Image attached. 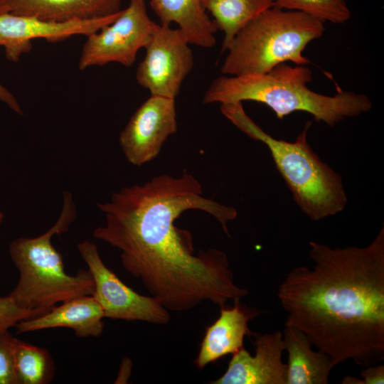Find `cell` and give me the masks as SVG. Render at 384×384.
Here are the masks:
<instances>
[{
  "label": "cell",
  "mask_w": 384,
  "mask_h": 384,
  "mask_svg": "<svg viewBox=\"0 0 384 384\" xmlns=\"http://www.w3.org/2000/svg\"><path fill=\"white\" fill-rule=\"evenodd\" d=\"M97 205L105 224L93 237L119 250L123 268L169 311H187L206 301L222 306L249 294L235 282L224 252L212 248L196 255L191 234L175 225L184 211L201 210L230 236L228 224L238 216L235 208L203 196L193 175L156 176Z\"/></svg>",
  "instance_id": "1"
},
{
  "label": "cell",
  "mask_w": 384,
  "mask_h": 384,
  "mask_svg": "<svg viewBox=\"0 0 384 384\" xmlns=\"http://www.w3.org/2000/svg\"><path fill=\"white\" fill-rule=\"evenodd\" d=\"M314 262L294 267L277 297L285 325L302 331L334 365L384 360V227L366 247L332 248L309 242Z\"/></svg>",
  "instance_id": "2"
},
{
  "label": "cell",
  "mask_w": 384,
  "mask_h": 384,
  "mask_svg": "<svg viewBox=\"0 0 384 384\" xmlns=\"http://www.w3.org/2000/svg\"><path fill=\"white\" fill-rule=\"evenodd\" d=\"M311 80L312 72L306 65L291 66L285 63L265 73L224 75L212 82L203 102L255 101L271 108L278 119L300 111L329 126L367 112L372 107L365 94L341 90L330 96L315 92L307 87Z\"/></svg>",
  "instance_id": "3"
},
{
  "label": "cell",
  "mask_w": 384,
  "mask_h": 384,
  "mask_svg": "<svg viewBox=\"0 0 384 384\" xmlns=\"http://www.w3.org/2000/svg\"><path fill=\"white\" fill-rule=\"evenodd\" d=\"M221 113L236 127L269 149L275 166L301 210L312 220L341 212L348 198L341 176L323 162L307 142V122L293 142L277 139L261 129L242 102L220 105Z\"/></svg>",
  "instance_id": "4"
},
{
  "label": "cell",
  "mask_w": 384,
  "mask_h": 384,
  "mask_svg": "<svg viewBox=\"0 0 384 384\" xmlns=\"http://www.w3.org/2000/svg\"><path fill=\"white\" fill-rule=\"evenodd\" d=\"M76 217L73 195L64 191L61 213L50 228L39 236L18 238L10 243L9 255L19 277L9 295L19 307L44 314L58 303L92 294L90 272L80 269L75 275L68 274L62 255L51 242L55 235L66 232Z\"/></svg>",
  "instance_id": "5"
},
{
  "label": "cell",
  "mask_w": 384,
  "mask_h": 384,
  "mask_svg": "<svg viewBox=\"0 0 384 384\" xmlns=\"http://www.w3.org/2000/svg\"><path fill=\"white\" fill-rule=\"evenodd\" d=\"M324 23L303 12L273 6L241 28L226 48L221 67L225 75L265 73L292 62L306 65V46L320 38Z\"/></svg>",
  "instance_id": "6"
},
{
  "label": "cell",
  "mask_w": 384,
  "mask_h": 384,
  "mask_svg": "<svg viewBox=\"0 0 384 384\" xmlns=\"http://www.w3.org/2000/svg\"><path fill=\"white\" fill-rule=\"evenodd\" d=\"M158 24L147 13L146 0H130L112 23L87 36L78 63L80 70L118 63L130 67Z\"/></svg>",
  "instance_id": "7"
},
{
  "label": "cell",
  "mask_w": 384,
  "mask_h": 384,
  "mask_svg": "<svg viewBox=\"0 0 384 384\" xmlns=\"http://www.w3.org/2000/svg\"><path fill=\"white\" fill-rule=\"evenodd\" d=\"M78 250L94 280L92 296L101 306L105 318L167 324L171 316L156 297L142 295L125 284L103 262L97 245L90 240Z\"/></svg>",
  "instance_id": "8"
},
{
  "label": "cell",
  "mask_w": 384,
  "mask_h": 384,
  "mask_svg": "<svg viewBox=\"0 0 384 384\" xmlns=\"http://www.w3.org/2000/svg\"><path fill=\"white\" fill-rule=\"evenodd\" d=\"M191 45L178 28L158 24L144 48L136 79L151 95L176 99L193 67Z\"/></svg>",
  "instance_id": "9"
},
{
  "label": "cell",
  "mask_w": 384,
  "mask_h": 384,
  "mask_svg": "<svg viewBox=\"0 0 384 384\" xmlns=\"http://www.w3.org/2000/svg\"><path fill=\"white\" fill-rule=\"evenodd\" d=\"M176 131L175 99L151 95L121 132L119 144L127 161L140 166L156 157Z\"/></svg>",
  "instance_id": "10"
},
{
  "label": "cell",
  "mask_w": 384,
  "mask_h": 384,
  "mask_svg": "<svg viewBox=\"0 0 384 384\" xmlns=\"http://www.w3.org/2000/svg\"><path fill=\"white\" fill-rule=\"evenodd\" d=\"M120 11L104 17L68 21L0 13V46L4 48L9 60L18 62L22 54L31 51L34 39L44 38L56 43L75 35L88 36L114 21Z\"/></svg>",
  "instance_id": "11"
},
{
  "label": "cell",
  "mask_w": 384,
  "mask_h": 384,
  "mask_svg": "<svg viewBox=\"0 0 384 384\" xmlns=\"http://www.w3.org/2000/svg\"><path fill=\"white\" fill-rule=\"evenodd\" d=\"M255 353L245 348L233 354L226 371L212 384H287V365L282 361L284 351L282 333L254 334Z\"/></svg>",
  "instance_id": "12"
},
{
  "label": "cell",
  "mask_w": 384,
  "mask_h": 384,
  "mask_svg": "<svg viewBox=\"0 0 384 384\" xmlns=\"http://www.w3.org/2000/svg\"><path fill=\"white\" fill-rule=\"evenodd\" d=\"M233 302V306L227 304L220 306L219 317L206 328L194 361L198 369L226 355L235 353L244 348L245 336L254 335L248 327V322L263 311L242 304L240 299Z\"/></svg>",
  "instance_id": "13"
},
{
  "label": "cell",
  "mask_w": 384,
  "mask_h": 384,
  "mask_svg": "<svg viewBox=\"0 0 384 384\" xmlns=\"http://www.w3.org/2000/svg\"><path fill=\"white\" fill-rule=\"evenodd\" d=\"M103 310L92 295L77 297L61 302L48 311L18 322L16 334L53 328L72 329L79 338L98 337L104 329Z\"/></svg>",
  "instance_id": "14"
},
{
  "label": "cell",
  "mask_w": 384,
  "mask_h": 384,
  "mask_svg": "<svg viewBox=\"0 0 384 384\" xmlns=\"http://www.w3.org/2000/svg\"><path fill=\"white\" fill-rule=\"evenodd\" d=\"M122 0H0V13L54 21L104 17L119 12Z\"/></svg>",
  "instance_id": "15"
},
{
  "label": "cell",
  "mask_w": 384,
  "mask_h": 384,
  "mask_svg": "<svg viewBox=\"0 0 384 384\" xmlns=\"http://www.w3.org/2000/svg\"><path fill=\"white\" fill-rule=\"evenodd\" d=\"M282 333L288 354L287 384H327L335 366L331 358L312 350L309 338L296 327L285 325Z\"/></svg>",
  "instance_id": "16"
},
{
  "label": "cell",
  "mask_w": 384,
  "mask_h": 384,
  "mask_svg": "<svg viewBox=\"0 0 384 384\" xmlns=\"http://www.w3.org/2000/svg\"><path fill=\"white\" fill-rule=\"evenodd\" d=\"M149 5L160 24L175 23L190 44L204 48L215 44L218 31L203 6V0H150Z\"/></svg>",
  "instance_id": "17"
},
{
  "label": "cell",
  "mask_w": 384,
  "mask_h": 384,
  "mask_svg": "<svg viewBox=\"0 0 384 384\" xmlns=\"http://www.w3.org/2000/svg\"><path fill=\"white\" fill-rule=\"evenodd\" d=\"M206 12L224 33L222 51L237 33L262 12L274 6V0H203Z\"/></svg>",
  "instance_id": "18"
},
{
  "label": "cell",
  "mask_w": 384,
  "mask_h": 384,
  "mask_svg": "<svg viewBox=\"0 0 384 384\" xmlns=\"http://www.w3.org/2000/svg\"><path fill=\"white\" fill-rule=\"evenodd\" d=\"M14 362L17 384H47L53 378V360L43 348L16 338Z\"/></svg>",
  "instance_id": "19"
},
{
  "label": "cell",
  "mask_w": 384,
  "mask_h": 384,
  "mask_svg": "<svg viewBox=\"0 0 384 384\" xmlns=\"http://www.w3.org/2000/svg\"><path fill=\"white\" fill-rule=\"evenodd\" d=\"M274 6L301 11L324 23H343L351 16L345 0H274Z\"/></svg>",
  "instance_id": "20"
},
{
  "label": "cell",
  "mask_w": 384,
  "mask_h": 384,
  "mask_svg": "<svg viewBox=\"0 0 384 384\" xmlns=\"http://www.w3.org/2000/svg\"><path fill=\"white\" fill-rule=\"evenodd\" d=\"M15 338L9 329L0 330V384H17L14 362Z\"/></svg>",
  "instance_id": "21"
},
{
  "label": "cell",
  "mask_w": 384,
  "mask_h": 384,
  "mask_svg": "<svg viewBox=\"0 0 384 384\" xmlns=\"http://www.w3.org/2000/svg\"><path fill=\"white\" fill-rule=\"evenodd\" d=\"M43 313L19 307L9 295L0 297V330L9 329L25 319L40 316Z\"/></svg>",
  "instance_id": "22"
},
{
  "label": "cell",
  "mask_w": 384,
  "mask_h": 384,
  "mask_svg": "<svg viewBox=\"0 0 384 384\" xmlns=\"http://www.w3.org/2000/svg\"><path fill=\"white\" fill-rule=\"evenodd\" d=\"M361 375L362 378L358 379L357 384H383L384 366L377 363L364 367Z\"/></svg>",
  "instance_id": "23"
},
{
  "label": "cell",
  "mask_w": 384,
  "mask_h": 384,
  "mask_svg": "<svg viewBox=\"0 0 384 384\" xmlns=\"http://www.w3.org/2000/svg\"><path fill=\"white\" fill-rule=\"evenodd\" d=\"M0 101L18 114H22V109L16 97L6 87L0 84Z\"/></svg>",
  "instance_id": "24"
},
{
  "label": "cell",
  "mask_w": 384,
  "mask_h": 384,
  "mask_svg": "<svg viewBox=\"0 0 384 384\" xmlns=\"http://www.w3.org/2000/svg\"><path fill=\"white\" fill-rule=\"evenodd\" d=\"M132 363L129 358H124L115 383H124L128 380L131 373Z\"/></svg>",
  "instance_id": "25"
},
{
  "label": "cell",
  "mask_w": 384,
  "mask_h": 384,
  "mask_svg": "<svg viewBox=\"0 0 384 384\" xmlns=\"http://www.w3.org/2000/svg\"><path fill=\"white\" fill-rule=\"evenodd\" d=\"M4 220V214L2 211L0 210V226L1 225L2 223Z\"/></svg>",
  "instance_id": "26"
}]
</instances>
